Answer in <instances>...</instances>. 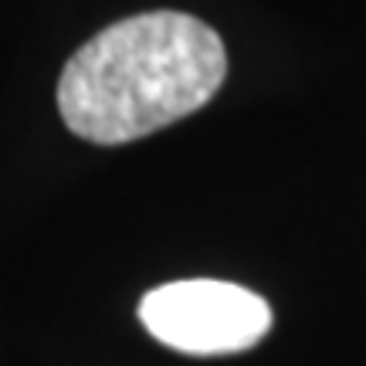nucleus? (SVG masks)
I'll return each mask as SVG.
<instances>
[{
    "mask_svg": "<svg viewBox=\"0 0 366 366\" xmlns=\"http://www.w3.org/2000/svg\"><path fill=\"white\" fill-rule=\"evenodd\" d=\"M139 322L157 342L187 356L244 353L272 332V305L251 288L214 278H190L149 288Z\"/></svg>",
    "mask_w": 366,
    "mask_h": 366,
    "instance_id": "f03ea898",
    "label": "nucleus"
},
{
    "mask_svg": "<svg viewBox=\"0 0 366 366\" xmlns=\"http://www.w3.org/2000/svg\"><path fill=\"white\" fill-rule=\"evenodd\" d=\"M224 75V41L200 17L132 14L68 58L58 79V112L85 143L122 146L204 109Z\"/></svg>",
    "mask_w": 366,
    "mask_h": 366,
    "instance_id": "f257e3e1",
    "label": "nucleus"
}]
</instances>
